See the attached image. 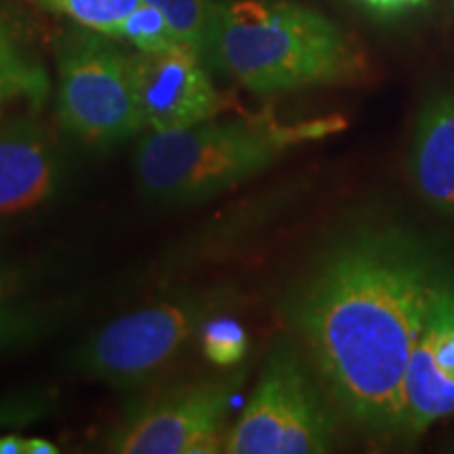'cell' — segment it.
<instances>
[{
  "mask_svg": "<svg viewBox=\"0 0 454 454\" xmlns=\"http://www.w3.org/2000/svg\"><path fill=\"white\" fill-rule=\"evenodd\" d=\"M0 454H27V438L20 434L0 435Z\"/></svg>",
  "mask_w": 454,
  "mask_h": 454,
  "instance_id": "44dd1931",
  "label": "cell"
},
{
  "mask_svg": "<svg viewBox=\"0 0 454 454\" xmlns=\"http://www.w3.org/2000/svg\"><path fill=\"white\" fill-rule=\"evenodd\" d=\"M55 61V110L72 139L90 150H112L145 130L130 53L121 41L74 24L57 41Z\"/></svg>",
  "mask_w": 454,
  "mask_h": 454,
  "instance_id": "5b68a950",
  "label": "cell"
},
{
  "mask_svg": "<svg viewBox=\"0 0 454 454\" xmlns=\"http://www.w3.org/2000/svg\"><path fill=\"white\" fill-rule=\"evenodd\" d=\"M325 127L211 118L184 129L145 130L135 145V179L145 200L160 207L211 200L268 168L284 147Z\"/></svg>",
  "mask_w": 454,
  "mask_h": 454,
  "instance_id": "3957f363",
  "label": "cell"
},
{
  "mask_svg": "<svg viewBox=\"0 0 454 454\" xmlns=\"http://www.w3.org/2000/svg\"><path fill=\"white\" fill-rule=\"evenodd\" d=\"M3 234H4V227H3V221H0V240H3Z\"/></svg>",
  "mask_w": 454,
  "mask_h": 454,
  "instance_id": "603a6c76",
  "label": "cell"
},
{
  "mask_svg": "<svg viewBox=\"0 0 454 454\" xmlns=\"http://www.w3.org/2000/svg\"><path fill=\"white\" fill-rule=\"evenodd\" d=\"M244 372L173 385L135 400L106 438L114 454H217L223 452L227 414Z\"/></svg>",
  "mask_w": 454,
  "mask_h": 454,
  "instance_id": "52a82bcc",
  "label": "cell"
},
{
  "mask_svg": "<svg viewBox=\"0 0 454 454\" xmlns=\"http://www.w3.org/2000/svg\"><path fill=\"white\" fill-rule=\"evenodd\" d=\"M67 181V158L43 122L17 116L0 124V221L49 207Z\"/></svg>",
  "mask_w": 454,
  "mask_h": 454,
  "instance_id": "9c48e42d",
  "label": "cell"
},
{
  "mask_svg": "<svg viewBox=\"0 0 454 454\" xmlns=\"http://www.w3.org/2000/svg\"><path fill=\"white\" fill-rule=\"evenodd\" d=\"M49 74L36 57L27 53L9 20L0 17V106L26 101L38 110L49 98Z\"/></svg>",
  "mask_w": 454,
  "mask_h": 454,
  "instance_id": "7c38bea8",
  "label": "cell"
},
{
  "mask_svg": "<svg viewBox=\"0 0 454 454\" xmlns=\"http://www.w3.org/2000/svg\"><path fill=\"white\" fill-rule=\"evenodd\" d=\"M51 13L64 15L76 26L116 38L127 17L144 0H36Z\"/></svg>",
  "mask_w": 454,
  "mask_h": 454,
  "instance_id": "5bb4252c",
  "label": "cell"
},
{
  "mask_svg": "<svg viewBox=\"0 0 454 454\" xmlns=\"http://www.w3.org/2000/svg\"><path fill=\"white\" fill-rule=\"evenodd\" d=\"M412 170L431 207L454 217V93L434 95L419 114Z\"/></svg>",
  "mask_w": 454,
  "mask_h": 454,
  "instance_id": "8fae6325",
  "label": "cell"
},
{
  "mask_svg": "<svg viewBox=\"0 0 454 454\" xmlns=\"http://www.w3.org/2000/svg\"><path fill=\"white\" fill-rule=\"evenodd\" d=\"M454 414V282L442 288L408 357L402 429L423 431Z\"/></svg>",
  "mask_w": 454,
  "mask_h": 454,
  "instance_id": "30bf717a",
  "label": "cell"
},
{
  "mask_svg": "<svg viewBox=\"0 0 454 454\" xmlns=\"http://www.w3.org/2000/svg\"><path fill=\"white\" fill-rule=\"evenodd\" d=\"M196 345L213 366L221 371H234L247 360L251 339L240 320L225 311H217L202 325Z\"/></svg>",
  "mask_w": 454,
  "mask_h": 454,
  "instance_id": "4fadbf2b",
  "label": "cell"
},
{
  "mask_svg": "<svg viewBox=\"0 0 454 454\" xmlns=\"http://www.w3.org/2000/svg\"><path fill=\"white\" fill-rule=\"evenodd\" d=\"M452 278L400 230L364 227L322 254L288 305L322 385L351 421L402 429L408 357Z\"/></svg>",
  "mask_w": 454,
  "mask_h": 454,
  "instance_id": "6da1fadb",
  "label": "cell"
},
{
  "mask_svg": "<svg viewBox=\"0 0 454 454\" xmlns=\"http://www.w3.org/2000/svg\"><path fill=\"white\" fill-rule=\"evenodd\" d=\"M27 454H59V446L44 438H27Z\"/></svg>",
  "mask_w": 454,
  "mask_h": 454,
  "instance_id": "7402d4cb",
  "label": "cell"
},
{
  "mask_svg": "<svg viewBox=\"0 0 454 454\" xmlns=\"http://www.w3.org/2000/svg\"><path fill=\"white\" fill-rule=\"evenodd\" d=\"M116 41L127 43L135 51H145V53L164 51L181 44L175 38L164 15L156 7L147 4L145 0L139 4V9H135L127 17V21H124L116 34Z\"/></svg>",
  "mask_w": 454,
  "mask_h": 454,
  "instance_id": "e0dca14e",
  "label": "cell"
},
{
  "mask_svg": "<svg viewBox=\"0 0 454 454\" xmlns=\"http://www.w3.org/2000/svg\"><path fill=\"white\" fill-rule=\"evenodd\" d=\"M38 282V271L26 263L0 261V311L26 303V294Z\"/></svg>",
  "mask_w": 454,
  "mask_h": 454,
  "instance_id": "d6986e66",
  "label": "cell"
},
{
  "mask_svg": "<svg viewBox=\"0 0 454 454\" xmlns=\"http://www.w3.org/2000/svg\"><path fill=\"white\" fill-rule=\"evenodd\" d=\"M334 423L303 357L276 343L238 421L227 431V454H320L333 446Z\"/></svg>",
  "mask_w": 454,
  "mask_h": 454,
  "instance_id": "8992f818",
  "label": "cell"
},
{
  "mask_svg": "<svg viewBox=\"0 0 454 454\" xmlns=\"http://www.w3.org/2000/svg\"><path fill=\"white\" fill-rule=\"evenodd\" d=\"M362 7L374 11V13H400V11L411 9L414 4H419L421 0H356Z\"/></svg>",
  "mask_w": 454,
  "mask_h": 454,
  "instance_id": "ffe728a7",
  "label": "cell"
},
{
  "mask_svg": "<svg viewBox=\"0 0 454 454\" xmlns=\"http://www.w3.org/2000/svg\"><path fill=\"white\" fill-rule=\"evenodd\" d=\"M51 395L47 391H21L0 397V429L24 427L49 412Z\"/></svg>",
  "mask_w": 454,
  "mask_h": 454,
  "instance_id": "ac0fdd59",
  "label": "cell"
},
{
  "mask_svg": "<svg viewBox=\"0 0 454 454\" xmlns=\"http://www.w3.org/2000/svg\"><path fill=\"white\" fill-rule=\"evenodd\" d=\"M204 59L257 95L349 82L364 66L334 21L293 0H217Z\"/></svg>",
  "mask_w": 454,
  "mask_h": 454,
  "instance_id": "7a4b0ae2",
  "label": "cell"
},
{
  "mask_svg": "<svg viewBox=\"0 0 454 454\" xmlns=\"http://www.w3.org/2000/svg\"><path fill=\"white\" fill-rule=\"evenodd\" d=\"M231 286L196 288L114 317L72 349L76 374L112 387H141L160 377L192 345L204 322L234 303Z\"/></svg>",
  "mask_w": 454,
  "mask_h": 454,
  "instance_id": "277c9868",
  "label": "cell"
},
{
  "mask_svg": "<svg viewBox=\"0 0 454 454\" xmlns=\"http://www.w3.org/2000/svg\"><path fill=\"white\" fill-rule=\"evenodd\" d=\"M135 95L145 130L184 129L211 121L223 107L207 59L177 44L164 51H130Z\"/></svg>",
  "mask_w": 454,
  "mask_h": 454,
  "instance_id": "ba28073f",
  "label": "cell"
},
{
  "mask_svg": "<svg viewBox=\"0 0 454 454\" xmlns=\"http://www.w3.org/2000/svg\"><path fill=\"white\" fill-rule=\"evenodd\" d=\"M167 20L175 38L204 57L217 0H145Z\"/></svg>",
  "mask_w": 454,
  "mask_h": 454,
  "instance_id": "9a60e30c",
  "label": "cell"
},
{
  "mask_svg": "<svg viewBox=\"0 0 454 454\" xmlns=\"http://www.w3.org/2000/svg\"><path fill=\"white\" fill-rule=\"evenodd\" d=\"M57 316L59 308H47L27 301L7 311H0V354L44 337L55 326Z\"/></svg>",
  "mask_w": 454,
  "mask_h": 454,
  "instance_id": "2e32d148",
  "label": "cell"
}]
</instances>
